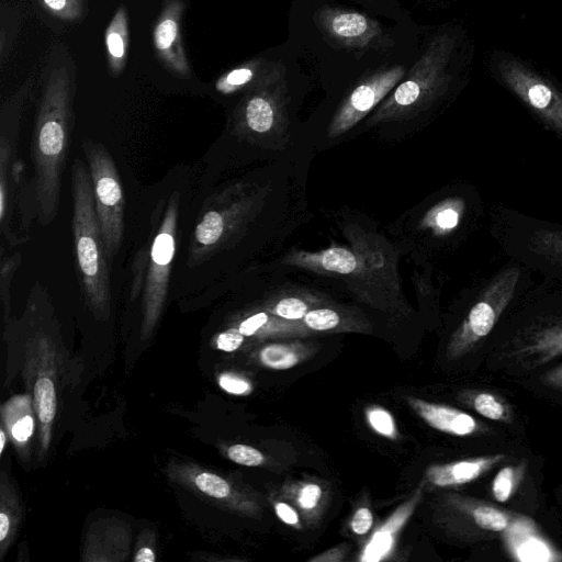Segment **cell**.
<instances>
[{"mask_svg":"<svg viewBox=\"0 0 562 562\" xmlns=\"http://www.w3.org/2000/svg\"><path fill=\"white\" fill-rule=\"evenodd\" d=\"M308 311V303L296 296L283 297L271 307L273 315L286 321L303 319Z\"/></svg>","mask_w":562,"mask_h":562,"instance_id":"obj_30","label":"cell"},{"mask_svg":"<svg viewBox=\"0 0 562 562\" xmlns=\"http://www.w3.org/2000/svg\"><path fill=\"white\" fill-rule=\"evenodd\" d=\"M528 445L476 452L445 463L430 465L426 471L429 484L438 488H457L484 484L504 462L528 449Z\"/></svg>","mask_w":562,"mask_h":562,"instance_id":"obj_15","label":"cell"},{"mask_svg":"<svg viewBox=\"0 0 562 562\" xmlns=\"http://www.w3.org/2000/svg\"><path fill=\"white\" fill-rule=\"evenodd\" d=\"M416 495L408 503L404 504L394 515L373 535L368 546L363 550L361 560L362 561H379L383 559L394 541V537L397 533L401 526L406 521L407 517L412 514L417 501Z\"/></svg>","mask_w":562,"mask_h":562,"instance_id":"obj_27","label":"cell"},{"mask_svg":"<svg viewBox=\"0 0 562 562\" xmlns=\"http://www.w3.org/2000/svg\"><path fill=\"white\" fill-rule=\"evenodd\" d=\"M544 458L526 449L501 464L483 484V498L505 509L539 516L546 501L542 492Z\"/></svg>","mask_w":562,"mask_h":562,"instance_id":"obj_9","label":"cell"},{"mask_svg":"<svg viewBox=\"0 0 562 562\" xmlns=\"http://www.w3.org/2000/svg\"><path fill=\"white\" fill-rule=\"evenodd\" d=\"M322 496V488L314 483L305 484L299 492L297 502L304 509L314 508Z\"/></svg>","mask_w":562,"mask_h":562,"instance_id":"obj_40","label":"cell"},{"mask_svg":"<svg viewBox=\"0 0 562 562\" xmlns=\"http://www.w3.org/2000/svg\"><path fill=\"white\" fill-rule=\"evenodd\" d=\"M244 339L245 336L238 330V328H229L216 336L215 346L222 351L233 352L243 345Z\"/></svg>","mask_w":562,"mask_h":562,"instance_id":"obj_39","label":"cell"},{"mask_svg":"<svg viewBox=\"0 0 562 562\" xmlns=\"http://www.w3.org/2000/svg\"><path fill=\"white\" fill-rule=\"evenodd\" d=\"M75 74L68 64L52 67L34 124L32 160L34 201L38 221L48 225L56 216L64 167L74 122Z\"/></svg>","mask_w":562,"mask_h":562,"instance_id":"obj_1","label":"cell"},{"mask_svg":"<svg viewBox=\"0 0 562 562\" xmlns=\"http://www.w3.org/2000/svg\"><path fill=\"white\" fill-rule=\"evenodd\" d=\"M538 247L546 254L562 261V233L544 232L537 237Z\"/></svg>","mask_w":562,"mask_h":562,"instance_id":"obj_38","label":"cell"},{"mask_svg":"<svg viewBox=\"0 0 562 562\" xmlns=\"http://www.w3.org/2000/svg\"><path fill=\"white\" fill-rule=\"evenodd\" d=\"M286 92L285 69L278 63L258 85L245 91L236 111L239 126L265 134L281 121Z\"/></svg>","mask_w":562,"mask_h":562,"instance_id":"obj_14","label":"cell"},{"mask_svg":"<svg viewBox=\"0 0 562 562\" xmlns=\"http://www.w3.org/2000/svg\"><path fill=\"white\" fill-rule=\"evenodd\" d=\"M300 353L293 345L269 344L259 351L261 364L273 370H288L300 362Z\"/></svg>","mask_w":562,"mask_h":562,"instance_id":"obj_28","label":"cell"},{"mask_svg":"<svg viewBox=\"0 0 562 562\" xmlns=\"http://www.w3.org/2000/svg\"><path fill=\"white\" fill-rule=\"evenodd\" d=\"M184 8V0H162L153 30V43L158 59L168 71L180 78H190L191 67L181 37Z\"/></svg>","mask_w":562,"mask_h":562,"instance_id":"obj_18","label":"cell"},{"mask_svg":"<svg viewBox=\"0 0 562 562\" xmlns=\"http://www.w3.org/2000/svg\"><path fill=\"white\" fill-rule=\"evenodd\" d=\"M367 419L375 432L389 438L395 437V423L393 416L387 411L380 407H372L367 411Z\"/></svg>","mask_w":562,"mask_h":562,"instance_id":"obj_34","label":"cell"},{"mask_svg":"<svg viewBox=\"0 0 562 562\" xmlns=\"http://www.w3.org/2000/svg\"><path fill=\"white\" fill-rule=\"evenodd\" d=\"M277 321L266 312H258L241 321L237 328L245 337H250L271 330Z\"/></svg>","mask_w":562,"mask_h":562,"instance_id":"obj_35","label":"cell"},{"mask_svg":"<svg viewBox=\"0 0 562 562\" xmlns=\"http://www.w3.org/2000/svg\"><path fill=\"white\" fill-rule=\"evenodd\" d=\"M487 66L497 82L562 136V86L554 78L504 49L493 50Z\"/></svg>","mask_w":562,"mask_h":562,"instance_id":"obj_8","label":"cell"},{"mask_svg":"<svg viewBox=\"0 0 562 562\" xmlns=\"http://www.w3.org/2000/svg\"><path fill=\"white\" fill-rule=\"evenodd\" d=\"M53 16L63 21H76L83 14L82 0H38Z\"/></svg>","mask_w":562,"mask_h":562,"instance_id":"obj_29","label":"cell"},{"mask_svg":"<svg viewBox=\"0 0 562 562\" xmlns=\"http://www.w3.org/2000/svg\"><path fill=\"white\" fill-rule=\"evenodd\" d=\"M218 384L224 391L234 395H245L251 392V384L235 373H222L218 376Z\"/></svg>","mask_w":562,"mask_h":562,"instance_id":"obj_37","label":"cell"},{"mask_svg":"<svg viewBox=\"0 0 562 562\" xmlns=\"http://www.w3.org/2000/svg\"><path fill=\"white\" fill-rule=\"evenodd\" d=\"M33 80L27 79L1 106L0 113V221L3 225L9 216L11 170L16 164V137L23 105L32 90Z\"/></svg>","mask_w":562,"mask_h":562,"instance_id":"obj_19","label":"cell"},{"mask_svg":"<svg viewBox=\"0 0 562 562\" xmlns=\"http://www.w3.org/2000/svg\"><path fill=\"white\" fill-rule=\"evenodd\" d=\"M401 65L379 68L360 79L344 99L328 126V136H340L372 111L402 81Z\"/></svg>","mask_w":562,"mask_h":562,"instance_id":"obj_13","label":"cell"},{"mask_svg":"<svg viewBox=\"0 0 562 562\" xmlns=\"http://www.w3.org/2000/svg\"><path fill=\"white\" fill-rule=\"evenodd\" d=\"M276 514L278 517L288 525H296L299 522V515L295 509H293L286 503H277L274 506Z\"/></svg>","mask_w":562,"mask_h":562,"instance_id":"obj_42","label":"cell"},{"mask_svg":"<svg viewBox=\"0 0 562 562\" xmlns=\"http://www.w3.org/2000/svg\"><path fill=\"white\" fill-rule=\"evenodd\" d=\"M559 361H562V311H549L501 322L479 371L487 379L513 383Z\"/></svg>","mask_w":562,"mask_h":562,"instance_id":"obj_2","label":"cell"},{"mask_svg":"<svg viewBox=\"0 0 562 562\" xmlns=\"http://www.w3.org/2000/svg\"><path fill=\"white\" fill-rule=\"evenodd\" d=\"M285 261L307 269L339 274H349L359 267L355 254L340 247L312 254L303 251L292 252Z\"/></svg>","mask_w":562,"mask_h":562,"instance_id":"obj_23","label":"cell"},{"mask_svg":"<svg viewBox=\"0 0 562 562\" xmlns=\"http://www.w3.org/2000/svg\"><path fill=\"white\" fill-rule=\"evenodd\" d=\"M554 497L558 505L562 508V483L555 488Z\"/></svg>","mask_w":562,"mask_h":562,"instance_id":"obj_45","label":"cell"},{"mask_svg":"<svg viewBox=\"0 0 562 562\" xmlns=\"http://www.w3.org/2000/svg\"><path fill=\"white\" fill-rule=\"evenodd\" d=\"M155 560V551L150 546H138L134 557L135 562H154Z\"/></svg>","mask_w":562,"mask_h":562,"instance_id":"obj_43","label":"cell"},{"mask_svg":"<svg viewBox=\"0 0 562 562\" xmlns=\"http://www.w3.org/2000/svg\"><path fill=\"white\" fill-rule=\"evenodd\" d=\"M314 20L323 34L339 47L385 50L394 46L378 21L358 11L322 7Z\"/></svg>","mask_w":562,"mask_h":562,"instance_id":"obj_12","label":"cell"},{"mask_svg":"<svg viewBox=\"0 0 562 562\" xmlns=\"http://www.w3.org/2000/svg\"><path fill=\"white\" fill-rule=\"evenodd\" d=\"M535 397L562 408V361L513 382Z\"/></svg>","mask_w":562,"mask_h":562,"instance_id":"obj_26","label":"cell"},{"mask_svg":"<svg viewBox=\"0 0 562 562\" xmlns=\"http://www.w3.org/2000/svg\"><path fill=\"white\" fill-rule=\"evenodd\" d=\"M19 261L20 256L14 255L10 257L7 261H2L1 263V299L5 317L10 312V294H8L9 286L11 279L13 277V272L18 268Z\"/></svg>","mask_w":562,"mask_h":562,"instance_id":"obj_36","label":"cell"},{"mask_svg":"<svg viewBox=\"0 0 562 562\" xmlns=\"http://www.w3.org/2000/svg\"><path fill=\"white\" fill-rule=\"evenodd\" d=\"M278 63L265 58H251L223 74L215 82V89L223 94L247 91L261 82Z\"/></svg>","mask_w":562,"mask_h":562,"instance_id":"obj_25","label":"cell"},{"mask_svg":"<svg viewBox=\"0 0 562 562\" xmlns=\"http://www.w3.org/2000/svg\"><path fill=\"white\" fill-rule=\"evenodd\" d=\"M519 277V269L509 267L487 284L449 338L450 361L468 362L469 369L479 371L485 349L514 299Z\"/></svg>","mask_w":562,"mask_h":562,"instance_id":"obj_5","label":"cell"},{"mask_svg":"<svg viewBox=\"0 0 562 562\" xmlns=\"http://www.w3.org/2000/svg\"><path fill=\"white\" fill-rule=\"evenodd\" d=\"M61 352L53 330L43 326L26 331L23 345V376L26 391L32 394L37 418V457L44 460L48 452L58 407V367Z\"/></svg>","mask_w":562,"mask_h":562,"instance_id":"obj_6","label":"cell"},{"mask_svg":"<svg viewBox=\"0 0 562 562\" xmlns=\"http://www.w3.org/2000/svg\"><path fill=\"white\" fill-rule=\"evenodd\" d=\"M443 501L449 530L467 543H491L518 536L543 537L536 518L505 509L483 497L448 494Z\"/></svg>","mask_w":562,"mask_h":562,"instance_id":"obj_7","label":"cell"},{"mask_svg":"<svg viewBox=\"0 0 562 562\" xmlns=\"http://www.w3.org/2000/svg\"><path fill=\"white\" fill-rule=\"evenodd\" d=\"M305 326L313 330H330L339 326L340 316L331 308L311 310L303 317Z\"/></svg>","mask_w":562,"mask_h":562,"instance_id":"obj_31","label":"cell"},{"mask_svg":"<svg viewBox=\"0 0 562 562\" xmlns=\"http://www.w3.org/2000/svg\"><path fill=\"white\" fill-rule=\"evenodd\" d=\"M166 476L202 501L233 509H245L247 502L234 483L218 473L191 462H170Z\"/></svg>","mask_w":562,"mask_h":562,"instance_id":"obj_16","label":"cell"},{"mask_svg":"<svg viewBox=\"0 0 562 562\" xmlns=\"http://www.w3.org/2000/svg\"><path fill=\"white\" fill-rule=\"evenodd\" d=\"M373 516L369 508L361 507L359 508L352 519H351V529L357 535H366L372 527Z\"/></svg>","mask_w":562,"mask_h":562,"instance_id":"obj_41","label":"cell"},{"mask_svg":"<svg viewBox=\"0 0 562 562\" xmlns=\"http://www.w3.org/2000/svg\"><path fill=\"white\" fill-rule=\"evenodd\" d=\"M128 15L121 4L106 26L104 43L109 71L112 77L120 76L126 66L128 54Z\"/></svg>","mask_w":562,"mask_h":562,"instance_id":"obj_24","label":"cell"},{"mask_svg":"<svg viewBox=\"0 0 562 562\" xmlns=\"http://www.w3.org/2000/svg\"><path fill=\"white\" fill-rule=\"evenodd\" d=\"M459 401L473 414L527 440V416L499 387L492 384L465 387L459 393Z\"/></svg>","mask_w":562,"mask_h":562,"instance_id":"obj_17","label":"cell"},{"mask_svg":"<svg viewBox=\"0 0 562 562\" xmlns=\"http://www.w3.org/2000/svg\"><path fill=\"white\" fill-rule=\"evenodd\" d=\"M1 426L4 427L20 458L26 461L37 426L32 394H18L1 406Z\"/></svg>","mask_w":562,"mask_h":562,"instance_id":"obj_21","label":"cell"},{"mask_svg":"<svg viewBox=\"0 0 562 562\" xmlns=\"http://www.w3.org/2000/svg\"><path fill=\"white\" fill-rule=\"evenodd\" d=\"M462 212V204L458 201H449L442 204L434 215V224L442 232H449L457 227Z\"/></svg>","mask_w":562,"mask_h":562,"instance_id":"obj_32","label":"cell"},{"mask_svg":"<svg viewBox=\"0 0 562 562\" xmlns=\"http://www.w3.org/2000/svg\"><path fill=\"white\" fill-rule=\"evenodd\" d=\"M226 456L233 462L245 467H258L263 463V454L256 448L247 445H232L226 449Z\"/></svg>","mask_w":562,"mask_h":562,"instance_id":"obj_33","label":"cell"},{"mask_svg":"<svg viewBox=\"0 0 562 562\" xmlns=\"http://www.w3.org/2000/svg\"><path fill=\"white\" fill-rule=\"evenodd\" d=\"M131 528L120 519H103L93 522L87 531L82 561H123L130 553Z\"/></svg>","mask_w":562,"mask_h":562,"instance_id":"obj_20","label":"cell"},{"mask_svg":"<svg viewBox=\"0 0 562 562\" xmlns=\"http://www.w3.org/2000/svg\"><path fill=\"white\" fill-rule=\"evenodd\" d=\"M72 233L78 272L86 301L95 317L110 314V280L105 246L98 220L89 169L80 159L71 166Z\"/></svg>","mask_w":562,"mask_h":562,"instance_id":"obj_3","label":"cell"},{"mask_svg":"<svg viewBox=\"0 0 562 562\" xmlns=\"http://www.w3.org/2000/svg\"><path fill=\"white\" fill-rule=\"evenodd\" d=\"M178 214L179 194L173 193L167 203L150 246L142 301L140 335L143 339L151 336L167 297L171 263L176 252Z\"/></svg>","mask_w":562,"mask_h":562,"instance_id":"obj_11","label":"cell"},{"mask_svg":"<svg viewBox=\"0 0 562 562\" xmlns=\"http://www.w3.org/2000/svg\"><path fill=\"white\" fill-rule=\"evenodd\" d=\"M460 41L462 35L453 31L432 36L407 77L386 95L369 123L414 116L443 97L454 80Z\"/></svg>","mask_w":562,"mask_h":562,"instance_id":"obj_4","label":"cell"},{"mask_svg":"<svg viewBox=\"0 0 562 562\" xmlns=\"http://www.w3.org/2000/svg\"><path fill=\"white\" fill-rule=\"evenodd\" d=\"M22 520V505L19 493L10 476L3 470L0 474V559L13 544Z\"/></svg>","mask_w":562,"mask_h":562,"instance_id":"obj_22","label":"cell"},{"mask_svg":"<svg viewBox=\"0 0 562 562\" xmlns=\"http://www.w3.org/2000/svg\"><path fill=\"white\" fill-rule=\"evenodd\" d=\"M81 148L90 172L95 211L109 261L117 255L124 231V194L113 158L100 143L85 139Z\"/></svg>","mask_w":562,"mask_h":562,"instance_id":"obj_10","label":"cell"},{"mask_svg":"<svg viewBox=\"0 0 562 562\" xmlns=\"http://www.w3.org/2000/svg\"><path fill=\"white\" fill-rule=\"evenodd\" d=\"M9 440L8 434L3 426H0V454L3 453L5 448V443Z\"/></svg>","mask_w":562,"mask_h":562,"instance_id":"obj_44","label":"cell"}]
</instances>
